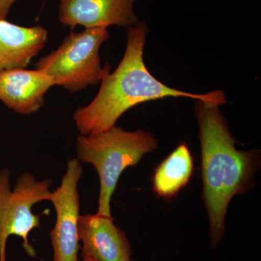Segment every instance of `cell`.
I'll use <instances>...</instances> for the list:
<instances>
[{
    "instance_id": "7c38bea8",
    "label": "cell",
    "mask_w": 261,
    "mask_h": 261,
    "mask_svg": "<svg viewBox=\"0 0 261 261\" xmlns=\"http://www.w3.org/2000/svg\"><path fill=\"white\" fill-rule=\"evenodd\" d=\"M18 0H0V19H6L12 6Z\"/></svg>"
},
{
    "instance_id": "5b68a950",
    "label": "cell",
    "mask_w": 261,
    "mask_h": 261,
    "mask_svg": "<svg viewBox=\"0 0 261 261\" xmlns=\"http://www.w3.org/2000/svg\"><path fill=\"white\" fill-rule=\"evenodd\" d=\"M10 172L8 168L0 171V261H6L8 239L12 235L23 240V247L29 256L37 257L29 243V235L41 226V214L32 212L33 206L47 200L53 185L51 178L37 180L30 172H24L11 190Z\"/></svg>"
},
{
    "instance_id": "8992f818",
    "label": "cell",
    "mask_w": 261,
    "mask_h": 261,
    "mask_svg": "<svg viewBox=\"0 0 261 261\" xmlns=\"http://www.w3.org/2000/svg\"><path fill=\"white\" fill-rule=\"evenodd\" d=\"M83 173L82 163L78 159H70L61 185L48 197L47 200L50 201L56 211V222L50 232L53 261L79 260L80 197L78 185Z\"/></svg>"
},
{
    "instance_id": "6da1fadb",
    "label": "cell",
    "mask_w": 261,
    "mask_h": 261,
    "mask_svg": "<svg viewBox=\"0 0 261 261\" xmlns=\"http://www.w3.org/2000/svg\"><path fill=\"white\" fill-rule=\"evenodd\" d=\"M202 158L203 199L209 220L211 249L225 234V220L231 199L255 186L260 168V152L240 150L220 111L219 103L196 100Z\"/></svg>"
},
{
    "instance_id": "3957f363",
    "label": "cell",
    "mask_w": 261,
    "mask_h": 261,
    "mask_svg": "<svg viewBox=\"0 0 261 261\" xmlns=\"http://www.w3.org/2000/svg\"><path fill=\"white\" fill-rule=\"evenodd\" d=\"M158 146L157 139L147 130L129 132L116 126L99 133L77 137L76 159L92 164L99 178L96 214L113 217L111 201L121 173L127 168L137 166Z\"/></svg>"
},
{
    "instance_id": "9c48e42d",
    "label": "cell",
    "mask_w": 261,
    "mask_h": 261,
    "mask_svg": "<svg viewBox=\"0 0 261 261\" xmlns=\"http://www.w3.org/2000/svg\"><path fill=\"white\" fill-rule=\"evenodd\" d=\"M55 85L41 70L16 68L0 72V100L15 113L30 116L44 106V96Z\"/></svg>"
},
{
    "instance_id": "7a4b0ae2",
    "label": "cell",
    "mask_w": 261,
    "mask_h": 261,
    "mask_svg": "<svg viewBox=\"0 0 261 261\" xmlns=\"http://www.w3.org/2000/svg\"><path fill=\"white\" fill-rule=\"evenodd\" d=\"M148 32L145 22L139 21L128 28L126 49L121 63L112 73L108 64L96 97L88 106L79 107L73 113V119L81 135H93L112 128L123 113L147 101L185 97L221 106L226 102L222 91L190 93L171 88L154 78L144 61Z\"/></svg>"
},
{
    "instance_id": "4fadbf2b",
    "label": "cell",
    "mask_w": 261,
    "mask_h": 261,
    "mask_svg": "<svg viewBox=\"0 0 261 261\" xmlns=\"http://www.w3.org/2000/svg\"><path fill=\"white\" fill-rule=\"evenodd\" d=\"M78 261H96L94 260L93 257L89 256L88 255H82V258L79 259ZM128 261H137L135 260H132L130 259V260Z\"/></svg>"
},
{
    "instance_id": "ba28073f",
    "label": "cell",
    "mask_w": 261,
    "mask_h": 261,
    "mask_svg": "<svg viewBox=\"0 0 261 261\" xmlns=\"http://www.w3.org/2000/svg\"><path fill=\"white\" fill-rule=\"evenodd\" d=\"M79 233L83 243L82 255L96 261H128L132 249L126 233L113 222V217L102 215H80Z\"/></svg>"
},
{
    "instance_id": "52a82bcc",
    "label": "cell",
    "mask_w": 261,
    "mask_h": 261,
    "mask_svg": "<svg viewBox=\"0 0 261 261\" xmlns=\"http://www.w3.org/2000/svg\"><path fill=\"white\" fill-rule=\"evenodd\" d=\"M134 3L135 0H60L58 17L63 25L72 29L76 25L128 29L140 21Z\"/></svg>"
},
{
    "instance_id": "277c9868",
    "label": "cell",
    "mask_w": 261,
    "mask_h": 261,
    "mask_svg": "<svg viewBox=\"0 0 261 261\" xmlns=\"http://www.w3.org/2000/svg\"><path fill=\"white\" fill-rule=\"evenodd\" d=\"M109 37L108 28L85 29L71 32L50 54L36 63V69L44 72L71 93L100 83L108 64L101 66L99 50Z\"/></svg>"
},
{
    "instance_id": "30bf717a",
    "label": "cell",
    "mask_w": 261,
    "mask_h": 261,
    "mask_svg": "<svg viewBox=\"0 0 261 261\" xmlns=\"http://www.w3.org/2000/svg\"><path fill=\"white\" fill-rule=\"evenodd\" d=\"M42 25L24 27L0 19V72L25 68L47 42Z\"/></svg>"
},
{
    "instance_id": "8fae6325",
    "label": "cell",
    "mask_w": 261,
    "mask_h": 261,
    "mask_svg": "<svg viewBox=\"0 0 261 261\" xmlns=\"http://www.w3.org/2000/svg\"><path fill=\"white\" fill-rule=\"evenodd\" d=\"M193 169L191 152L187 145L181 144L154 169V192L163 198H172L188 185Z\"/></svg>"
}]
</instances>
